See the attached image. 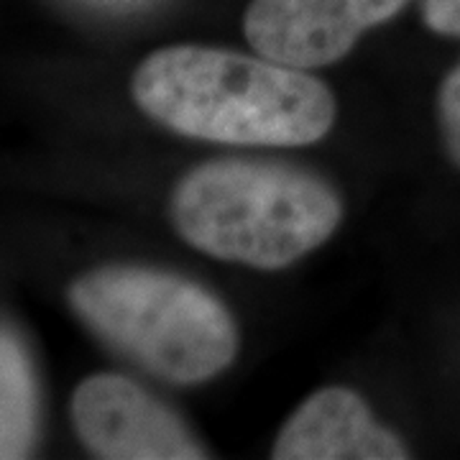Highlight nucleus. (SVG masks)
I'll list each match as a JSON object with an SVG mask.
<instances>
[{"instance_id":"5","label":"nucleus","mask_w":460,"mask_h":460,"mask_svg":"<svg viewBox=\"0 0 460 460\" xmlns=\"http://www.w3.org/2000/svg\"><path fill=\"white\" fill-rule=\"evenodd\" d=\"M407 0H253L246 13L251 47L281 65L338 62L366 29L404 8Z\"/></svg>"},{"instance_id":"6","label":"nucleus","mask_w":460,"mask_h":460,"mask_svg":"<svg viewBox=\"0 0 460 460\" xmlns=\"http://www.w3.org/2000/svg\"><path fill=\"white\" fill-rule=\"evenodd\" d=\"M277 460L407 458L404 445L374 422L361 396L332 386L313 394L284 425L274 445Z\"/></svg>"},{"instance_id":"4","label":"nucleus","mask_w":460,"mask_h":460,"mask_svg":"<svg viewBox=\"0 0 460 460\" xmlns=\"http://www.w3.org/2000/svg\"><path fill=\"white\" fill-rule=\"evenodd\" d=\"M72 417L83 443L113 460L205 458L180 420L131 378L100 374L80 384Z\"/></svg>"},{"instance_id":"3","label":"nucleus","mask_w":460,"mask_h":460,"mask_svg":"<svg viewBox=\"0 0 460 460\" xmlns=\"http://www.w3.org/2000/svg\"><path fill=\"white\" fill-rule=\"evenodd\" d=\"M69 299L102 341L174 384L213 378L238 350L228 310L174 274L100 269L75 281Z\"/></svg>"},{"instance_id":"9","label":"nucleus","mask_w":460,"mask_h":460,"mask_svg":"<svg viewBox=\"0 0 460 460\" xmlns=\"http://www.w3.org/2000/svg\"><path fill=\"white\" fill-rule=\"evenodd\" d=\"M422 11L432 31L460 36V0H422Z\"/></svg>"},{"instance_id":"8","label":"nucleus","mask_w":460,"mask_h":460,"mask_svg":"<svg viewBox=\"0 0 460 460\" xmlns=\"http://www.w3.org/2000/svg\"><path fill=\"white\" fill-rule=\"evenodd\" d=\"M440 128L450 159L460 166V65L440 87Z\"/></svg>"},{"instance_id":"2","label":"nucleus","mask_w":460,"mask_h":460,"mask_svg":"<svg viewBox=\"0 0 460 460\" xmlns=\"http://www.w3.org/2000/svg\"><path fill=\"white\" fill-rule=\"evenodd\" d=\"M343 205L323 180L266 162H210L192 169L172 199L180 235L215 259L281 269L338 228Z\"/></svg>"},{"instance_id":"7","label":"nucleus","mask_w":460,"mask_h":460,"mask_svg":"<svg viewBox=\"0 0 460 460\" xmlns=\"http://www.w3.org/2000/svg\"><path fill=\"white\" fill-rule=\"evenodd\" d=\"M36 420L39 396L31 361L16 332L0 325V460L29 456Z\"/></svg>"},{"instance_id":"1","label":"nucleus","mask_w":460,"mask_h":460,"mask_svg":"<svg viewBox=\"0 0 460 460\" xmlns=\"http://www.w3.org/2000/svg\"><path fill=\"white\" fill-rule=\"evenodd\" d=\"M133 98L172 131L220 144L302 146L335 120L330 90L299 66L205 47L151 54L133 75Z\"/></svg>"}]
</instances>
